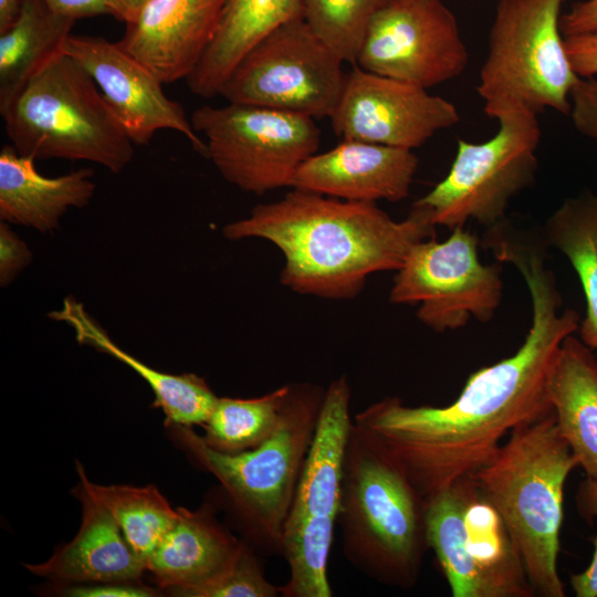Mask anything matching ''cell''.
Masks as SVG:
<instances>
[{
	"mask_svg": "<svg viewBox=\"0 0 597 597\" xmlns=\"http://www.w3.org/2000/svg\"><path fill=\"white\" fill-rule=\"evenodd\" d=\"M546 247L540 235L516 231L495 248L496 260L512 264L523 277L532 304L530 329L513 355L472 373L448 406L413 407L385 397L354 417L397 462L423 502L485 465L513 430L553 411L551 367L580 318L575 310L563 308L555 275L546 265Z\"/></svg>",
	"mask_w": 597,
	"mask_h": 597,
	"instance_id": "cell-1",
	"label": "cell"
},
{
	"mask_svg": "<svg viewBox=\"0 0 597 597\" xmlns=\"http://www.w3.org/2000/svg\"><path fill=\"white\" fill-rule=\"evenodd\" d=\"M425 207L394 220L376 202L343 200L292 188L223 228L230 240L265 239L284 255L280 280L292 291L329 300L357 296L370 274L398 271L412 248L436 237Z\"/></svg>",
	"mask_w": 597,
	"mask_h": 597,
	"instance_id": "cell-2",
	"label": "cell"
},
{
	"mask_svg": "<svg viewBox=\"0 0 597 597\" xmlns=\"http://www.w3.org/2000/svg\"><path fill=\"white\" fill-rule=\"evenodd\" d=\"M578 467L554 410L513 430L471 476L503 519L528 582L543 597H564L557 572L564 485Z\"/></svg>",
	"mask_w": 597,
	"mask_h": 597,
	"instance_id": "cell-3",
	"label": "cell"
},
{
	"mask_svg": "<svg viewBox=\"0 0 597 597\" xmlns=\"http://www.w3.org/2000/svg\"><path fill=\"white\" fill-rule=\"evenodd\" d=\"M337 523L343 554L355 568L387 586L416 585L429 548L425 503L397 462L354 420Z\"/></svg>",
	"mask_w": 597,
	"mask_h": 597,
	"instance_id": "cell-4",
	"label": "cell"
},
{
	"mask_svg": "<svg viewBox=\"0 0 597 597\" xmlns=\"http://www.w3.org/2000/svg\"><path fill=\"white\" fill-rule=\"evenodd\" d=\"M325 389L290 384L276 432L238 453L210 448L190 427L170 425L184 449L222 485L253 547L282 553V534L312 444Z\"/></svg>",
	"mask_w": 597,
	"mask_h": 597,
	"instance_id": "cell-5",
	"label": "cell"
},
{
	"mask_svg": "<svg viewBox=\"0 0 597 597\" xmlns=\"http://www.w3.org/2000/svg\"><path fill=\"white\" fill-rule=\"evenodd\" d=\"M20 155L87 160L119 174L133 142L91 75L62 52L53 56L1 114Z\"/></svg>",
	"mask_w": 597,
	"mask_h": 597,
	"instance_id": "cell-6",
	"label": "cell"
},
{
	"mask_svg": "<svg viewBox=\"0 0 597 597\" xmlns=\"http://www.w3.org/2000/svg\"><path fill=\"white\" fill-rule=\"evenodd\" d=\"M564 1L499 0L476 87L489 117L511 108L569 115L579 76L562 36Z\"/></svg>",
	"mask_w": 597,
	"mask_h": 597,
	"instance_id": "cell-7",
	"label": "cell"
},
{
	"mask_svg": "<svg viewBox=\"0 0 597 597\" xmlns=\"http://www.w3.org/2000/svg\"><path fill=\"white\" fill-rule=\"evenodd\" d=\"M346 377L325 389L317 427L282 534L290 576L283 597H331L327 563L337 523L345 447L353 423Z\"/></svg>",
	"mask_w": 597,
	"mask_h": 597,
	"instance_id": "cell-8",
	"label": "cell"
},
{
	"mask_svg": "<svg viewBox=\"0 0 597 597\" xmlns=\"http://www.w3.org/2000/svg\"><path fill=\"white\" fill-rule=\"evenodd\" d=\"M425 527L453 597H532L523 561L470 475L425 502Z\"/></svg>",
	"mask_w": 597,
	"mask_h": 597,
	"instance_id": "cell-9",
	"label": "cell"
},
{
	"mask_svg": "<svg viewBox=\"0 0 597 597\" xmlns=\"http://www.w3.org/2000/svg\"><path fill=\"white\" fill-rule=\"evenodd\" d=\"M494 118L499 128L490 139H458L447 176L415 202L429 210L436 226L453 230L473 220L489 229L506 218L511 200L534 182L542 137L537 115L511 108Z\"/></svg>",
	"mask_w": 597,
	"mask_h": 597,
	"instance_id": "cell-10",
	"label": "cell"
},
{
	"mask_svg": "<svg viewBox=\"0 0 597 597\" xmlns=\"http://www.w3.org/2000/svg\"><path fill=\"white\" fill-rule=\"evenodd\" d=\"M190 121L206 138V157L221 176L259 196L291 188L298 168L320 146L315 119L303 114L228 103L201 106Z\"/></svg>",
	"mask_w": 597,
	"mask_h": 597,
	"instance_id": "cell-11",
	"label": "cell"
},
{
	"mask_svg": "<svg viewBox=\"0 0 597 597\" xmlns=\"http://www.w3.org/2000/svg\"><path fill=\"white\" fill-rule=\"evenodd\" d=\"M343 64L297 17L255 44L218 95L228 103L329 117L345 83Z\"/></svg>",
	"mask_w": 597,
	"mask_h": 597,
	"instance_id": "cell-12",
	"label": "cell"
},
{
	"mask_svg": "<svg viewBox=\"0 0 597 597\" xmlns=\"http://www.w3.org/2000/svg\"><path fill=\"white\" fill-rule=\"evenodd\" d=\"M417 243L396 271L389 301L418 304V320L437 333L491 321L503 298L502 268L479 258V239L465 227Z\"/></svg>",
	"mask_w": 597,
	"mask_h": 597,
	"instance_id": "cell-13",
	"label": "cell"
},
{
	"mask_svg": "<svg viewBox=\"0 0 597 597\" xmlns=\"http://www.w3.org/2000/svg\"><path fill=\"white\" fill-rule=\"evenodd\" d=\"M468 62L442 0H389L374 15L355 65L428 90L459 76Z\"/></svg>",
	"mask_w": 597,
	"mask_h": 597,
	"instance_id": "cell-14",
	"label": "cell"
},
{
	"mask_svg": "<svg viewBox=\"0 0 597 597\" xmlns=\"http://www.w3.org/2000/svg\"><path fill=\"white\" fill-rule=\"evenodd\" d=\"M328 118L342 139L412 150L458 124L460 114L427 88L354 65Z\"/></svg>",
	"mask_w": 597,
	"mask_h": 597,
	"instance_id": "cell-15",
	"label": "cell"
},
{
	"mask_svg": "<svg viewBox=\"0 0 597 597\" xmlns=\"http://www.w3.org/2000/svg\"><path fill=\"white\" fill-rule=\"evenodd\" d=\"M63 51L91 75L134 144L147 145L158 130L171 129L207 156L206 142L184 107L170 100L164 83L118 42L71 34Z\"/></svg>",
	"mask_w": 597,
	"mask_h": 597,
	"instance_id": "cell-16",
	"label": "cell"
},
{
	"mask_svg": "<svg viewBox=\"0 0 597 597\" xmlns=\"http://www.w3.org/2000/svg\"><path fill=\"white\" fill-rule=\"evenodd\" d=\"M228 0H148L118 44L164 84L187 78L212 42Z\"/></svg>",
	"mask_w": 597,
	"mask_h": 597,
	"instance_id": "cell-17",
	"label": "cell"
},
{
	"mask_svg": "<svg viewBox=\"0 0 597 597\" xmlns=\"http://www.w3.org/2000/svg\"><path fill=\"white\" fill-rule=\"evenodd\" d=\"M418 164L410 149L342 139L305 160L291 188L343 200L398 202L408 197Z\"/></svg>",
	"mask_w": 597,
	"mask_h": 597,
	"instance_id": "cell-18",
	"label": "cell"
},
{
	"mask_svg": "<svg viewBox=\"0 0 597 597\" xmlns=\"http://www.w3.org/2000/svg\"><path fill=\"white\" fill-rule=\"evenodd\" d=\"M74 494L82 505L77 534L48 561L25 567L63 584L139 583L146 564L114 517L81 483Z\"/></svg>",
	"mask_w": 597,
	"mask_h": 597,
	"instance_id": "cell-19",
	"label": "cell"
},
{
	"mask_svg": "<svg viewBox=\"0 0 597 597\" xmlns=\"http://www.w3.org/2000/svg\"><path fill=\"white\" fill-rule=\"evenodd\" d=\"M177 511L175 523L148 557L146 569L160 587L186 597L227 569L244 541L234 537L207 510Z\"/></svg>",
	"mask_w": 597,
	"mask_h": 597,
	"instance_id": "cell-20",
	"label": "cell"
},
{
	"mask_svg": "<svg viewBox=\"0 0 597 597\" xmlns=\"http://www.w3.org/2000/svg\"><path fill=\"white\" fill-rule=\"evenodd\" d=\"M34 158L20 155L12 145L0 151V218L40 232L60 227L69 208H83L95 192L93 170L81 168L49 178L41 175Z\"/></svg>",
	"mask_w": 597,
	"mask_h": 597,
	"instance_id": "cell-21",
	"label": "cell"
},
{
	"mask_svg": "<svg viewBox=\"0 0 597 597\" xmlns=\"http://www.w3.org/2000/svg\"><path fill=\"white\" fill-rule=\"evenodd\" d=\"M547 392L561 434L587 478L597 479V359L567 336L555 356Z\"/></svg>",
	"mask_w": 597,
	"mask_h": 597,
	"instance_id": "cell-22",
	"label": "cell"
},
{
	"mask_svg": "<svg viewBox=\"0 0 597 597\" xmlns=\"http://www.w3.org/2000/svg\"><path fill=\"white\" fill-rule=\"evenodd\" d=\"M74 329L80 344L91 345L136 371L155 395L154 407H159L168 425L203 426L218 400L206 380L195 374L171 375L159 371L117 346L107 333L90 316L82 303L67 297L62 307L49 314Z\"/></svg>",
	"mask_w": 597,
	"mask_h": 597,
	"instance_id": "cell-23",
	"label": "cell"
},
{
	"mask_svg": "<svg viewBox=\"0 0 597 597\" xmlns=\"http://www.w3.org/2000/svg\"><path fill=\"white\" fill-rule=\"evenodd\" d=\"M301 11L302 0H228L212 42L186 80L190 92L206 98L218 95L243 56Z\"/></svg>",
	"mask_w": 597,
	"mask_h": 597,
	"instance_id": "cell-24",
	"label": "cell"
},
{
	"mask_svg": "<svg viewBox=\"0 0 597 597\" xmlns=\"http://www.w3.org/2000/svg\"><path fill=\"white\" fill-rule=\"evenodd\" d=\"M76 20L43 0H21L13 23L0 33V113L55 55L64 52Z\"/></svg>",
	"mask_w": 597,
	"mask_h": 597,
	"instance_id": "cell-25",
	"label": "cell"
},
{
	"mask_svg": "<svg viewBox=\"0 0 597 597\" xmlns=\"http://www.w3.org/2000/svg\"><path fill=\"white\" fill-rule=\"evenodd\" d=\"M541 234L547 247L567 258L579 279L586 313L578 331L582 342L597 350V193L566 199L547 218Z\"/></svg>",
	"mask_w": 597,
	"mask_h": 597,
	"instance_id": "cell-26",
	"label": "cell"
},
{
	"mask_svg": "<svg viewBox=\"0 0 597 597\" xmlns=\"http://www.w3.org/2000/svg\"><path fill=\"white\" fill-rule=\"evenodd\" d=\"M81 484L114 517L135 553L145 562L175 523L178 511L154 485H98L76 462Z\"/></svg>",
	"mask_w": 597,
	"mask_h": 597,
	"instance_id": "cell-27",
	"label": "cell"
},
{
	"mask_svg": "<svg viewBox=\"0 0 597 597\" xmlns=\"http://www.w3.org/2000/svg\"><path fill=\"white\" fill-rule=\"evenodd\" d=\"M289 390L290 385H285L258 398H218L202 426V439L210 448L224 453L261 446L276 432Z\"/></svg>",
	"mask_w": 597,
	"mask_h": 597,
	"instance_id": "cell-28",
	"label": "cell"
},
{
	"mask_svg": "<svg viewBox=\"0 0 597 597\" xmlns=\"http://www.w3.org/2000/svg\"><path fill=\"white\" fill-rule=\"evenodd\" d=\"M389 0H302L301 17L344 63L355 65L368 27Z\"/></svg>",
	"mask_w": 597,
	"mask_h": 597,
	"instance_id": "cell-29",
	"label": "cell"
},
{
	"mask_svg": "<svg viewBox=\"0 0 597 597\" xmlns=\"http://www.w3.org/2000/svg\"><path fill=\"white\" fill-rule=\"evenodd\" d=\"M280 587L270 583L254 554L243 542L234 562L220 575L188 593L186 597H275Z\"/></svg>",
	"mask_w": 597,
	"mask_h": 597,
	"instance_id": "cell-30",
	"label": "cell"
},
{
	"mask_svg": "<svg viewBox=\"0 0 597 597\" xmlns=\"http://www.w3.org/2000/svg\"><path fill=\"white\" fill-rule=\"evenodd\" d=\"M577 503L584 516L597 522V479L587 478L580 483ZM595 552L588 567L570 576V586L577 597H597V534Z\"/></svg>",
	"mask_w": 597,
	"mask_h": 597,
	"instance_id": "cell-31",
	"label": "cell"
},
{
	"mask_svg": "<svg viewBox=\"0 0 597 597\" xmlns=\"http://www.w3.org/2000/svg\"><path fill=\"white\" fill-rule=\"evenodd\" d=\"M575 128L597 140V80L579 77L570 92V111Z\"/></svg>",
	"mask_w": 597,
	"mask_h": 597,
	"instance_id": "cell-32",
	"label": "cell"
},
{
	"mask_svg": "<svg viewBox=\"0 0 597 597\" xmlns=\"http://www.w3.org/2000/svg\"><path fill=\"white\" fill-rule=\"evenodd\" d=\"M32 253L24 241L9 227L0 223V284L6 286L30 264Z\"/></svg>",
	"mask_w": 597,
	"mask_h": 597,
	"instance_id": "cell-33",
	"label": "cell"
},
{
	"mask_svg": "<svg viewBox=\"0 0 597 597\" xmlns=\"http://www.w3.org/2000/svg\"><path fill=\"white\" fill-rule=\"evenodd\" d=\"M568 60L579 77L597 75V31L564 36Z\"/></svg>",
	"mask_w": 597,
	"mask_h": 597,
	"instance_id": "cell-34",
	"label": "cell"
},
{
	"mask_svg": "<svg viewBox=\"0 0 597 597\" xmlns=\"http://www.w3.org/2000/svg\"><path fill=\"white\" fill-rule=\"evenodd\" d=\"M65 595L73 597H150L156 591L144 587L140 583H97L72 585L64 590Z\"/></svg>",
	"mask_w": 597,
	"mask_h": 597,
	"instance_id": "cell-35",
	"label": "cell"
},
{
	"mask_svg": "<svg viewBox=\"0 0 597 597\" xmlns=\"http://www.w3.org/2000/svg\"><path fill=\"white\" fill-rule=\"evenodd\" d=\"M564 36L597 31V0L574 2L561 18Z\"/></svg>",
	"mask_w": 597,
	"mask_h": 597,
	"instance_id": "cell-36",
	"label": "cell"
},
{
	"mask_svg": "<svg viewBox=\"0 0 597 597\" xmlns=\"http://www.w3.org/2000/svg\"><path fill=\"white\" fill-rule=\"evenodd\" d=\"M52 10L74 20L109 14L105 0H43Z\"/></svg>",
	"mask_w": 597,
	"mask_h": 597,
	"instance_id": "cell-37",
	"label": "cell"
},
{
	"mask_svg": "<svg viewBox=\"0 0 597 597\" xmlns=\"http://www.w3.org/2000/svg\"><path fill=\"white\" fill-rule=\"evenodd\" d=\"M109 14L125 23L133 21L148 0H105Z\"/></svg>",
	"mask_w": 597,
	"mask_h": 597,
	"instance_id": "cell-38",
	"label": "cell"
},
{
	"mask_svg": "<svg viewBox=\"0 0 597 597\" xmlns=\"http://www.w3.org/2000/svg\"><path fill=\"white\" fill-rule=\"evenodd\" d=\"M20 3L21 0H0V33L13 23L18 15Z\"/></svg>",
	"mask_w": 597,
	"mask_h": 597,
	"instance_id": "cell-39",
	"label": "cell"
}]
</instances>
